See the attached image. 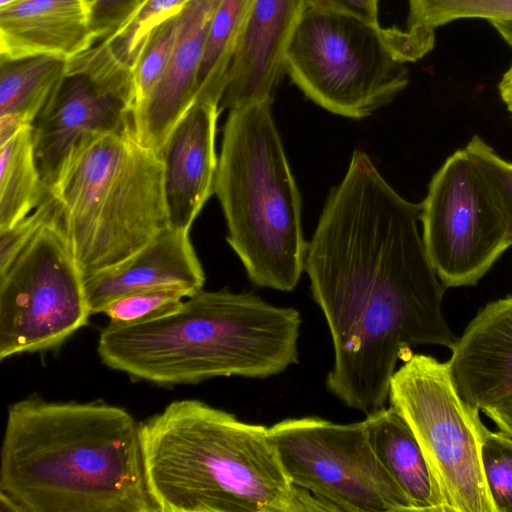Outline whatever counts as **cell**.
<instances>
[{
	"label": "cell",
	"instance_id": "cell-1",
	"mask_svg": "<svg viewBox=\"0 0 512 512\" xmlns=\"http://www.w3.org/2000/svg\"><path fill=\"white\" fill-rule=\"evenodd\" d=\"M419 210L371 159L356 158L307 245L304 270L334 351L326 388L365 415L386 405L411 346L451 349L457 339L443 316L446 288L425 253Z\"/></svg>",
	"mask_w": 512,
	"mask_h": 512
},
{
	"label": "cell",
	"instance_id": "cell-2",
	"mask_svg": "<svg viewBox=\"0 0 512 512\" xmlns=\"http://www.w3.org/2000/svg\"><path fill=\"white\" fill-rule=\"evenodd\" d=\"M0 505L16 512H158L141 423L102 401L33 395L9 406Z\"/></svg>",
	"mask_w": 512,
	"mask_h": 512
},
{
	"label": "cell",
	"instance_id": "cell-3",
	"mask_svg": "<svg viewBox=\"0 0 512 512\" xmlns=\"http://www.w3.org/2000/svg\"><path fill=\"white\" fill-rule=\"evenodd\" d=\"M301 323L297 309L252 292L202 289L161 317L110 322L97 352L109 368L160 386L215 377L262 379L299 362Z\"/></svg>",
	"mask_w": 512,
	"mask_h": 512
},
{
	"label": "cell",
	"instance_id": "cell-4",
	"mask_svg": "<svg viewBox=\"0 0 512 512\" xmlns=\"http://www.w3.org/2000/svg\"><path fill=\"white\" fill-rule=\"evenodd\" d=\"M268 429L195 399L173 401L142 422L158 512L318 510L319 499L290 481Z\"/></svg>",
	"mask_w": 512,
	"mask_h": 512
},
{
	"label": "cell",
	"instance_id": "cell-5",
	"mask_svg": "<svg viewBox=\"0 0 512 512\" xmlns=\"http://www.w3.org/2000/svg\"><path fill=\"white\" fill-rule=\"evenodd\" d=\"M227 242L259 287L292 291L308 243L302 200L271 112V102L229 110L214 181Z\"/></svg>",
	"mask_w": 512,
	"mask_h": 512
},
{
	"label": "cell",
	"instance_id": "cell-6",
	"mask_svg": "<svg viewBox=\"0 0 512 512\" xmlns=\"http://www.w3.org/2000/svg\"><path fill=\"white\" fill-rule=\"evenodd\" d=\"M161 156L132 129L75 147L49 189L83 277L126 260L169 226Z\"/></svg>",
	"mask_w": 512,
	"mask_h": 512
},
{
	"label": "cell",
	"instance_id": "cell-7",
	"mask_svg": "<svg viewBox=\"0 0 512 512\" xmlns=\"http://www.w3.org/2000/svg\"><path fill=\"white\" fill-rule=\"evenodd\" d=\"M434 41L345 12L308 7L286 51V74L320 107L362 119L406 88L405 63L426 55Z\"/></svg>",
	"mask_w": 512,
	"mask_h": 512
},
{
	"label": "cell",
	"instance_id": "cell-8",
	"mask_svg": "<svg viewBox=\"0 0 512 512\" xmlns=\"http://www.w3.org/2000/svg\"><path fill=\"white\" fill-rule=\"evenodd\" d=\"M388 400L413 431L445 512H495L481 462L489 429L459 395L447 361L410 355L392 376Z\"/></svg>",
	"mask_w": 512,
	"mask_h": 512
},
{
	"label": "cell",
	"instance_id": "cell-9",
	"mask_svg": "<svg viewBox=\"0 0 512 512\" xmlns=\"http://www.w3.org/2000/svg\"><path fill=\"white\" fill-rule=\"evenodd\" d=\"M419 205L425 253L446 289L476 285L512 246L503 201L464 147L434 173Z\"/></svg>",
	"mask_w": 512,
	"mask_h": 512
},
{
	"label": "cell",
	"instance_id": "cell-10",
	"mask_svg": "<svg viewBox=\"0 0 512 512\" xmlns=\"http://www.w3.org/2000/svg\"><path fill=\"white\" fill-rule=\"evenodd\" d=\"M83 277L58 210L0 274V359L54 350L88 323Z\"/></svg>",
	"mask_w": 512,
	"mask_h": 512
},
{
	"label": "cell",
	"instance_id": "cell-11",
	"mask_svg": "<svg viewBox=\"0 0 512 512\" xmlns=\"http://www.w3.org/2000/svg\"><path fill=\"white\" fill-rule=\"evenodd\" d=\"M268 435L290 481L335 511H414L377 458L365 421L339 424L308 416L273 424Z\"/></svg>",
	"mask_w": 512,
	"mask_h": 512
},
{
	"label": "cell",
	"instance_id": "cell-12",
	"mask_svg": "<svg viewBox=\"0 0 512 512\" xmlns=\"http://www.w3.org/2000/svg\"><path fill=\"white\" fill-rule=\"evenodd\" d=\"M132 67L104 42L66 62L65 74L33 124L37 165L50 189L75 147L88 135L132 129Z\"/></svg>",
	"mask_w": 512,
	"mask_h": 512
},
{
	"label": "cell",
	"instance_id": "cell-13",
	"mask_svg": "<svg viewBox=\"0 0 512 512\" xmlns=\"http://www.w3.org/2000/svg\"><path fill=\"white\" fill-rule=\"evenodd\" d=\"M305 0H252L236 47L220 110L273 101L286 74V51Z\"/></svg>",
	"mask_w": 512,
	"mask_h": 512
},
{
	"label": "cell",
	"instance_id": "cell-14",
	"mask_svg": "<svg viewBox=\"0 0 512 512\" xmlns=\"http://www.w3.org/2000/svg\"><path fill=\"white\" fill-rule=\"evenodd\" d=\"M221 0H189L178 16L168 66L132 114L137 141L160 155L172 129L195 103L198 74L212 18Z\"/></svg>",
	"mask_w": 512,
	"mask_h": 512
},
{
	"label": "cell",
	"instance_id": "cell-15",
	"mask_svg": "<svg viewBox=\"0 0 512 512\" xmlns=\"http://www.w3.org/2000/svg\"><path fill=\"white\" fill-rule=\"evenodd\" d=\"M218 102L196 100L169 134L160 153L169 226L189 231L214 193Z\"/></svg>",
	"mask_w": 512,
	"mask_h": 512
},
{
	"label": "cell",
	"instance_id": "cell-16",
	"mask_svg": "<svg viewBox=\"0 0 512 512\" xmlns=\"http://www.w3.org/2000/svg\"><path fill=\"white\" fill-rule=\"evenodd\" d=\"M447 361L454 385L471 407L512 396V295L481 308L458 337Z\"/></svg>",
	"mask_w": 512,
	"mask_h": 512
},
{
	"label": "cell",
	"instance_id": "cell-17",
	"mask_svg": "<svg viewBox=\"0 0 512 512\" xmlns=\"http://www.w3.org/2000/svg\"><path fill=\"white\" fill-rule=\"evenodd\" d=\"M205 274L189 231L167 226L144 247L115 266L83 279L91 314L128 294L161 287L203 289Z\"/></svg>",
	"mask_w": 512,
	"mask_h": 512
},
{
	"label": "cell",
	"instance_id": "cell-18",
	"mask_svg": "<svg viewBox=\"0 0 512 512\" xmlns=\"http://www.w3.org/2000/svg\"><path fill=\"white\" fill-rule=\"evenodd\" d=\"M91 0H17L0 7V58L68 60L96 43Z\"/></svg>",
	"mask_w": 512,
	"mask_h": 512
},
{
	"label": "cell",
	"instance_id": "cell-19",
	"mask_svg": "<svg viewBox=\"0 0 512 512\" xmlns=\"http://www.w3.org/2000/svg\"><path fill=\"white\" fill-rule=\"evenodd\" d=\"M364 421L377 458L407 496L414 511L445 512L423 451L401 414L391 405L384 406L366 415Z\"/></svg>",
	"mask_w": 512,
	"mask_h": 512
},
{
	"label": "cell",
	"instance_id": "cell-20",
	"mask_svg": "<svg viewBox=\"0 0 512 512\" xmlns=\"http://www.w3.org/2000/svg\"><path fill=\"white\" fill-rule=\"evenodd\" d=\"M67 60L53 56L0 58V144L33 126L65 74Z\"/></svg>",
	"mask_w": 512,
	"mask_h": 512
},
{
	"label": "cell",
	"instance_id": "cell-21",
	"mask_svg": "<svg viewBox=\"0 0 512 512\" xmlns=\"http://www.w3.org/2000/svg\"><path fill=\"white\" fill-rule=\"evenodd\" d=\"M49 193L36 161L33 126L0 144V231L32 213Z\"/></svg>",
	"mask_w": 512,
	"mask_h": 512
},
{
	"label": "cell",
	"instance_id": "cell-22",
	"mask_svg": "<svg viewBox=\"0 0 512 512\" xmlns=\"http://www.w3.org/2000/svg\"><path fill=\"white\" fill-rule=\"evenodd\" d=\"M252 0H221L210 24L198 74L197 100L219 103Z\"/></svg>",
	"mask_w": 512,
	"mask_h": 512
},
{
	"label": "cell",
	"instance_id": "cell-23",
	"mask_svg": "<svg viewBox=\"0 0 512 512\" xmlns=\"http://www.w3.org/2000/svg\"><path fill=\"white\" fill-rule=\"evenodd\" d=\"M408 30H434L460 18L512 20V0H408Z\"/></svg>",
	"mask_w": 512,
	"mask_h": 512
},
{
	"label": "cell",
	"instance_id": "cell-24",
	"mask_svg": "<svg viewBox=\"0 0 512 512\" xmlns=\"http://www.w3.org/2000/svg\"><path fill=\"white\" fill-rule=\"evenodd\" d=\"M189 0H143L132 15L106 40L112 52L132 67L150 33L179 14Z\"/></svg>",
	"mask_w": 512,
	"mask_h": 512
},
{
	"label": "cell",
	"instance_id": "cell-25",
	"mask_svg": "<svg viewBox=\"0 0 512 512\" xmlns=\"http://www.w3.org/2000/svg\"><path fill=\"white\" fill-rule=\"evenodd\" d=\"M178 16L163 22L150 33L132 65L134 110L144 102L168 66L176 40Z\"/></svg>",
	"mask_w": 512,
	"mask_h": 512
},
{
	"label": "cell",
	"instance_id": "cell-26",
	"mask_svg": "<svg viewBox=\"0 0 512 512\" xmlns=\"http://www.w3.org/2000/svg\"><path fill=\"white\" fill-rule=\"evenodd\" d=\"M191 295L193 293L183 287L143 290L116 299L102 313L109 317L111 323H140L174 311Z\"/></svg>",
	"mask_w": 512,
	"mask_h": 512
},
{
	"label": "cell",
	"instance_id": "cell-27",
	"mask_svg": "<svg viewBox=\"0 0 512 512\" xmlns=\"http://www.w3.org/2000/svg\"><path fill=\"white\" fill-rule=\"evenodd\" d=\"M485 482L495 512H512V437L488 430L481 447Z\"/></svg>",
	"mask_w": 512,
	"mask_h": 512
},
{
	"label": "cell",
	"instance_id": "cell-28",
	"mask_svg": "<svg viewBox=\"0 0 512 512\" xmlns=\"http://www.w3.org/2000/svg\"><path fill=\"white\" fill-rule=\"evenodd\" d=\"M55 211L56 202L49 191L32 213L11 228L0 231V274L9 268Z\"/></svg>",
	"mask_w": 512,
	"mask_h": 512
},
{
	"label": "cell",
	"instance_id": "cell-29",
	"mask_svg": "<svg viewBox=\"0 0 512 512\" xmlns=\"http://www.w3.org/2000/svg\"><path fill=\"white\" fill-rule=\"evenodd\" d=\"M464 148L496 188L512 222V162L499 155L478 135H474Z\"/></svg>",
	"mask_w": 512,
	"mask_h": 512
},
{
	"label": "cell",
	"instance_id": "cell-30",
	"mask_svg": "<svg viewBox=\"0 0 512 512\" xmlns=\"http://www.w3.org/2000/svg\"><path fill=\"white\" fill-rule=\"evenodd\" d=\"M143 0H91L90 26L96 43L109 38Z\"/></svg>",
	"mask_w": 512,
	"mask_h": 512
},
{
	"label": "cell",
	"instance_id": "cell-31",
	"mask_svg": "<svg viewBox=\"0 0 512 512\" xmlns=\"http://www.w3.org/2000/svg\"><path fill=\"white\" fill-rule=\"evenodd\" d=\"M306 8L316 7L345 12L368 22L378 21V0H305Z\"/></svg>",
	"mask_w": 512,
	"mask_h": 512
},
{
	"label": "cell",
	"instance_id": "cell-32",
	"mask_svg": "<svg viewBox=\"0 0 512 512\" xmlns=\"http://www.w3.org/2000/svg\"><path fill=\"white\" fill-rule=\"evenodd\" d=\"M498 427L512 437V396L482 410Z\"/></svg>",
	"mask_w": 512,
	"mask_h": 512
},
{
	"label": "cell",
	"instance_id": "cell-33",
	"mask_svg": "<svg viewBox=\"0 0 512 512\" xmlns=\"http://www.w3.org/2000/svg\"><path fill=\"white\" fill-rule=\"evenodd\" d=\"M499 95L512 117V64L498 84Z\"/></svg>",
	"mask_w": 512,
	"mask_h": 512
},
{
	"label": "cell",
	"instance_id": "cell-34",
	"mask_svg": "<svg viewBox=\"0 0 512 512\" xmlns=\"http://www.w3.org/2000/svg\"><path fill=\"white\" fill-rule=\"evenodd\" d=\"M503 40L512 48V20L490 21Z\"/></svg>",
	"mask_w": 512,
	"mask_h": 512
},
{
	"label": "cell",
	"instance_id": "cell-35",
	"mask_svg": "<svg viewBox=\"0 0 512 512\" xmlns=\"http://www.w3.org/2000/svg\"><path fill=\"white\" fill-rule=\"evenodd\" d=\"M15 1L17 0H0V7Z\"/></svg>",
	"mask_w": 512,
	"mask_h": 512
}]
</instances>
